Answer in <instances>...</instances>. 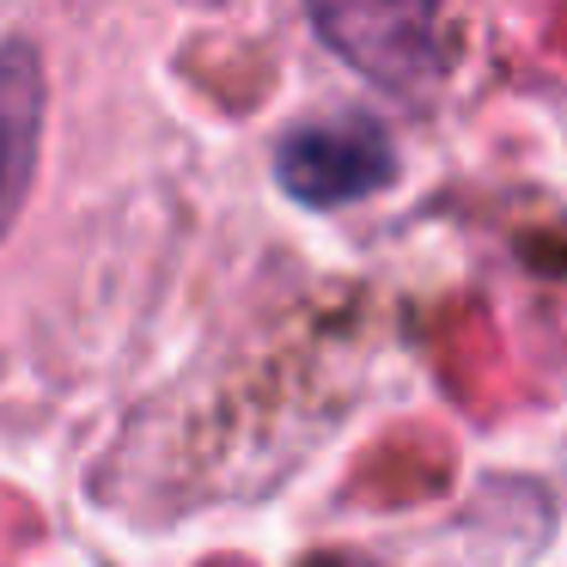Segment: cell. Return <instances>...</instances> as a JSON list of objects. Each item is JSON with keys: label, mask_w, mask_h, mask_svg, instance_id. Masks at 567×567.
I'll use <instances>...</instances> for the list:
<instances>
[{"label": "cell", "mask_w": 567, "mask_h": 567, "mask_svg": "<svg viewBox=\"0 0 567 567\" xmlns=\"http://www.w3.org/2000/svg\"><path fill=\"white\" fill-rule=\"evenodd\" d=\"M311 567H367V561H354V555H318Z\"/></svg>", "instance_id": "3957f363"}, {"label": "cell", "mask_w": 567, "mask_h": 567, "mask_svg": "<svg viewBox=\"0 0 567 567\" xmlns=\"http://www.w3.org/2000/svg\"><path fill=\"white\" fill-rule=\"evenodd\" d=\"M43 55L38 43L7 38L0 43V233L25 208L31 177H38V141H43Z\"/></svg>", "instance_id": "7a4b0ae2"}, {"label": "cell", "mask_w": 567, "mask_h": 567, "mask_svg": "<svg viewBox=\"0 0 567 567\" xmlns=\"http://www.w3.org/2000/svg\"><path fill=\"white\" fill-rule=\"evenodd\" d=\"M275 177H281V189L293 202H306V208H348V202H360V196H379V189L396 184L391 128L367 111L306 123L281 141Z\"/></svg>", "instance_id": "6da1fadb"}]
</instances>
